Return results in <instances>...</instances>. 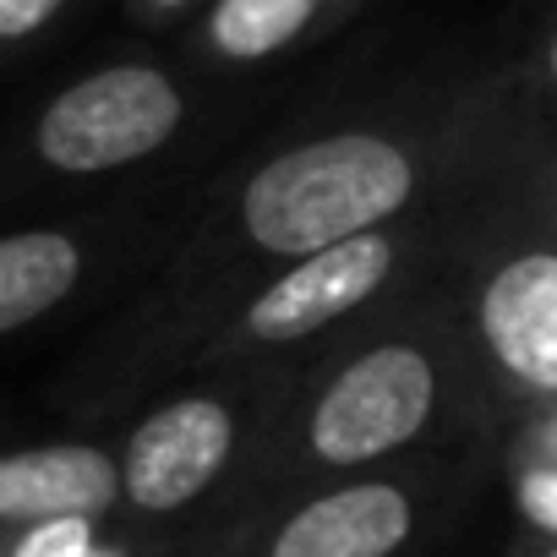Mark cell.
Instances as JSON below:
<instances>
[{
  "label": "cell",
  "instance_id": "cell-15",
  "mask_svg": "<svg viewBox=\"0 0 557 557\" xmlns=\"http://www.w3.org/2000/svg\"><path fill=\"white\" fill-rule=\"evenodd\" d=\"M541 83H546V94L557 99V28H552L546 45H541Z\"/></svg>",
  "mask_w": 557,
  "mask_h": 557
},
{
  "label": "cell",
  "instance_id": "cell-2",
  "mask_svg": "<svg viewBox=\"0 0 557 557\" xmlns=\"http://www.w3.org/2000/svg\"><path fill=\"white\" fill-rule=\"evenodd\" d=\"M454 126H339L301 137L246 170L230 202L235 278L246 268H290L323 246L405 224L426 186L448 181Z\"/></svg>",
  "mask_w": 557,
  "mask_h": 557
},
{
  "label": "cell",
  "instance_id": "cell-7",
  "mask_svg": "<svg viewBox=\"0 0 557 557\" xmlns=\"http://www.w3.org/2000/svg\"><path fill=\"white\" fill-rule=\"evenodd\" d=\"M186 121V88L148 61H121L61 88L34 121V153L55 175H110L159 153Z\"/></svg>",
  "mask_w": 557,
  "mask_h": 557
},
{
  "label": "cell",
  "instance_id": "cell-1",
  "mask_svg": "<svg viewBox=\"0 0 557 557\" xmlns=\"http://www.w3.org/2000/svg\"><path fill=\"white\" fill-rule=\"evenodd\" d=\"M470 399H486V388L448 290L421 307L410 301L278 405L257 459L235 481L230 524L307 486L399 465L432 443Z\"/></svg>",
  "mask_w": 557,
  "mask_h": 557
},
{
  "label": "cell",
  "instance_id": "cell-14",
  "mask_svg": "<svg viewBox=\"0 0 557 557\" xmlns=\"http://www.w3.org/2000/svg\"><path fill=\"white\" fill-rule=\"evenodd\" d=\"M503 557H557V535H535V530H524Z\"/></svg>",
  "mask_w": 557,
  "mask_h": 557
},
{
  "label": "cell",
  "instance_id": "cell-9",
  "mask_svg": "<svg viewBox=\"0 0 557 557\" xmlns=\"http://www.w3.org/2000/svg\"><path fill=\"white\" fill-rule=\"evenodd\" d=\"M88 273V246L72 230L0 235V339L50 318Z\"/></svg>",
  "mask_w": 557,
  "mask_h": 557
},
{
  "label": "cell",
  "instance_id": "cell-11",
  "mask_svg": "<svg viewBox=\"0 0 557 557\" xmlns=\"http://www.w3.org/2000/svg\"><path fill=\"white\" fill-rule=\"evenodd\" d=\"M508 497L535 535H557V459L508 448Z\"/></svg>",
  "mask_w": 557,
  "mask_h": 557
},
{
  "label": "cell",
  "instance_id": "cell-3",
  "mask_svg": "<svg viewBox=\"0 0 557 557\" xmlns=\"http://www.w3.org/2000/svg\"><path fill=\"white\" fill-rule=\"evenodd\" d=\"M448 301L475 356L486 405L513 421L557 410V153L541 148L497 175L465 224Z\"/></svg>",
  "mask_w": 557,
  "mask_h": 557
},
{
  "label": "cell",
  "instance_id": "cell-17",
  "mask_svg": "<svg viewBox=\"0 0 557 557\" xmlns=\"http://www.w3.org/2000/svg\"><path fill=\"white\" fill-rule=\"evenodd\" d=\"M7 552H12V546H0V557H7Z\"/></svg>",
  "mask_w": 557,
  "mask_h": 557
},
{
  "label": "cell",
  "instance_id": "cell-16",
  "mask_svg": "<svg viewBox=\"0 0 557 557\" xmlns=\"http://www.w3.org/2000/svg\"><path fill=\"white\" fill-rule=\"evenodd\" d=\"M159 7H181V0H159Z\"/></svg>",
  "mask_w": 557,
  "mask_h": 557
},
{
  "label": "cell",
  "instance_id": "cell-12",
  "mask_svg": "<svg viewBox=\"0 0 557 557\" xmlns=\"http://www.w3.org/2000/svg\"><path fill=\"white\" fill-rule=\"evenodd\" d=\"M72 0H0V45H23L34 34H45Z\"/></svg>",
  "mask_w": 557,
  "mask_h": 557
},
{
  "label": "cell",
  "instance_id": "cell-5",
  "mask_svg": "<svg viewBox=\"0 0 557 557\" xmlns=\"http://www.w3.org/2000/svg\"><path fill=\"white\" fill-rule=\"evenodd\" d=\"M437 508V470H361L307 486L240 524L208 557H405Z\"/></svg>",
  "mask_w": 557,
  "mask_h": 557
},
{
  "label": "cell",
  "instance_id": "cell-13",
  "mask_svg": "<svg viewBox=\"0 0 557 557\" xmlns=\"http://www.w3.org/2000/svg\"><path fill=\"white\" fill-rule=\"evenodd\" d=\"M513 448H524V454H541V459H557V410H541V416L519 421V432H513Z\"/></svg>",
  "mask_w": 557,
  "mask_h": 557
},
{
  "label": "cell",
  "instance_id": "cell-8",
  "mask_svg": "<svg viewBox=\"0 0 557 557\" xmlns=\"http://www.w3.org/2000/svg\"><path fill=\"white\" fill-rule=\"evenodd\" d=\"M121 508V454L99 443H34L0 454V546L50 524L110 519Z\"/></svg>",
  "mask_w": 557,
  "mask_h": 557
},
{
  "label": "cell",
  "instance_id": "cell-6",
  "mask_svg": "<svg viewBox=\"0 0 557 557\" xmlns=\"http://www.w3.org/2000/svg\"><path fill=\"white\" fill-rule=\"evenodd\" d=\"M405 273H410V230L405 224L323 246L290 268L268 273L257 290H246L235 301L230 323L208 339L202 361H251L268 350L312 345L329 329L361 318Z\"/></svg>",
  "mask_w": 557,
  "mask_h": 557
},
{
  "label": "cell",
  "instance_id": "cell-10",
  "mask_svg": "<svg viewBox=\"0 0 557 557\" xmlns=\"http://www.w3.org/2000/svg\"><path fill=\"white\" fill-rule=\"evenodd\" d=\"M350 7L356 0H213L197 39H202V55L251 66V61H273L307 45Z\"/></svg>",
  "mask_w": 557,
  "mask_h": 557
},
{
  "label": "cell",
  "instance_id": "cell-4",
  "mask_svg": "<svg viewBox=\"0 0 557 557\" xmlns=\"http://www.w3.org/2000/svg\"><path fill=\"white\" fill-rule=\"evenodd\" d=\"M285 388L290 383L257 372V383L240 388H191L153 405L115 448L121 508L143 524H164L219 497L257 459L268 421L290 399Z\"/></svg>",
  "mask_w": 557,
  "mask_h": 557
}]
</instances>
